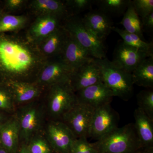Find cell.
<instances>
[{
  "instance_id": "29",
  "label": "cell",
  "mask_w": 153,
  "mask_h": 153,
  "mask_svg": "<svg viewBox=\"0 0 153 153\" xmlns=\"http://www.w3.org/2000/svg\"><path fill=\"white\" fill-rule=\"evenodd\" d=\"M138 107L153 120V91L152 90H143L137 94Z\"/></svg>"
},
{
  "instance_id": "23",
  "label": "cell",
  "mask_w": 153,
  "mask_h": 153,
  "mask_svg": "<svg viewBox=\"0 0 153 153\" xmlns=\"http://www.w3.org/2000/svg\"><path fill=\"white\" fill-rule=\"evenodd\" d=\"M120 24L124 30L128 33L135 34L144 40L141 26V21L134 9L132 1L124 14Z\"/></svg>"
},
{
  "instance_id": "7",
  "label": "cell",
  "mask_w": 153,
  "mask_h": 153,
  "mask_svg": "<svg viewBox=\"0 0 153 153\" xmlns=\"http://www.w3.org/2000/svg\"><path fill=\"white\" fill-rule=\"evenodd\" d=\"M73 72L60 55L47 59L34 82L45 90L57 83L70 82Z\"/></svg>"
},
{
  "instance_id": "16",
  "label": "cell",
  "mask_w": 153,
  "mask_h": 153,
  "mask_svg": "<svg viewBox=\"0 0 153 153\" xmlns=\"http://www.w3.org/2000/svg\"><path fill=\"white\" fill-rule=\"evenodd\" d=\"M4 83L10 91L16 107L38 99L44 91L35 82L13 81Z\"/></svg>"
},
{
  "instance_id": "37",
  "label": "cell",
  "mask_w": 153,
  "mask_h": 153,
  "mask_svg": "<svg viewBox=\"0 0 153 153\" xmlns=\"http://www.w3.org/2000/svg\"><path fill=\"white\" fill-rule=\"evenodd\" d=\"M9 117H7L6 116V115H5V113L0 111V124L4 122Z\"/></svg>"
},
{
  "instance_id": "13",
  "label": "cell",
  "mask_w": 153,
  "mask_h": 153,
  "mask_svg": "<svg viewBox=\"0 0 153 153\" xmlns=\"http://www.w3.org/2000/svg\"><path fill=\"white\" fill-rule=\"evenodd\" d=\"M102 82L100 69L95 61L85 63L72 73L70 84L76 93L85 88Z\"/></svg>"
},
{
  "instance_id": "17",
  "label": "cell",
  "mask_w": 153,
  "mask_h": 153,
  "mask_svg": "<svg viewBox=\"0 0 153 153\" xmlns=\"http://www.w3.org/2000/svg\"><path fill=\"white\" fill-rule=\"evenodd\" d=\"M82 21L85 27L102 42L114 27L109 16L99 10L89 11L82 18Z\"/></svg>"
},
{
  "instance_id": "12",
  "label": "cell",
  "mask_w": 153,
  "mask_h": 153,
  "mask_svg": "<svg viewBox=\"0 0 153 153\" xmlns=\"http://www.w3.org/2000/svg\"><path fill=\"white\" fill-rule=\"evenodd\" d=\"M77 102L96 108L111 103L114 97L112 91L103 82L88 86L76 92Z\"/></svg>"
},
{
  "instance_id": "38",
  "label": "cell",
  "mask_w": 153,
  "mask_h": 153,
  "mask_svg": "<svg viewBox=\"0 0 153 153\" xmlns=\"http://www.w3.org/2000/svg\"><path fill=\"white\" fill-rule=\"evenodd\" d=\"M0 153H9L4 148L0 146Z\"/></svg>"
},
{
  "instance_id": "3",
  "label": "cell",
  "mask_w": 153,
  "mask_h": 153,
  "mask_svg": "<svg viewBox=\"0 0 153 153\" xmlns=\"http://www.w3.org/2000/svg\"><path fill=\"white\" fill-rule=\"evenodd\" d=\"M92 144L99 153H137L142 148L133 123L118 127Z\"/></svg>"
},
{
  "instance_id": "34",
  "label": "cell",
  "mask_w": 153,
  "mask_h": 153,
  "mask_svg": "<svg viewBox=\"0 0 153 153\" xmlns=\"http://www.w3.org/2000/svg\"><path fill=\"white\" fill-rule=\"evenodd\" d=\"M142 28L143 30L147 32H152L153 30V12L146 16L142 19Z\"/></svg>"
},
{
  "instance_id": "4",
  "label": "cell",
  "mask_w": 153,
  "mask_h": 153,
  "mask_svg": "<svg viewBox=\"0 0 153 153\" xmlns=\"http://www.w3.org/2000/svg\"><path fill=\"white\" fill-rule=\"evenodd\" d=\"M94 61L100 69L102 82L112 91L114 97L125 101L130 99L134 93L131 73L119 68L106 57L94 59Z\"/></svg>"
},
{
  "instance_id": "6",
  "label": "cell",
  "mask_w": 153,
  "mask_h": 153,
  "mask_svg": "<svg viewBox=\"0 0 153 153\" xmlns=\"http://www.w3.org/2000/svg\"><path fill=\"white\" fill-rule=\"evenodd\" d=\"M62 26L68 35L87 50L94 59L106 57V49L103 42L85 27L82 18L70 16L63 21Z\"/></svg>"
},
{
  "instance_id": "30",
  "label": "cell",
  "mask_w": 153,
  "mask_h": 153,
  "mask_svg": "<svg viewBox=\"0 0 153 153\" xmlns=\"http://www.w3.org/2000/svg\"><path fill=\"white\" fill-rule=\"evenodd\" d=\"M94 0H68L65 2L70 16H77L83 11L89 10L95 4Z\"/></svg>"
},
{
  "instance_id": "19",
  "label": "cell",
  "mask_w": 153,
  "mask_h": 153,
  "mask_svg": "<svg viewBox=\"0 0 153 153\" xmlns=\"http://www.w3.org/2000/svg\"><path fill=\"white\" fill-rule=\"evenodd\" d=\"M20 143V127L13 114L0 124V146L9 153H16Z\"/></svg>"
},
{
  "instance_id": "20",
  "label": "cell",
  "mask_w": 153,
  "mask_h": 153,
  "mask_svg": "<svg viewBox=\"0 0 153 153\" xmlns=\"http://www.w3.org/2000/svg\"><path fill=\"white\" fill-rule=\"evenodd\" d=\"M30 7L38 16L54 15L64 21L70 16L65 2L58 0H33L30 3Z\"/></svg>"
},
{
  "instance_id": "31",
  "label": "cell",
  "mask_w": 153,
  "mask_h": 153,
  "mask_svg": "<svg viewBox=\"0 0 153 153\" xmlns=\"http://www.w3.org/2000/svg\"><path fill=\"white\" fill-rule=\"evenodd\" d=\"M72 153H99L92 143L88 142L87 138L81 137L74 140L72 146Z\"/></svg>"
},
{
  "instance_id": "32",
  "label": "cell",
  "mask_w": 153,
  "mask_h": 153,
  "mask_svg": "<svg viewBox=\"0 0 153 153\" xmlns=\"http://www.w3.org/2000/svg\"><path fill=\"white\" fill-rule=\"evenodd\" d=\"M132 4L136 13L142 19L153 12V0H134Z\"/></svg>"
},
{
  "instance_id": "14",
  "label": "cell",
  "mask_w": 153,
  "mask_h": 153,
  "mask_svg": "<svg viewBox=\"0 0 153 153\" xmlns=\"http://www.w3.org/2000/svg\"><path fill=\"white\" fill-rule=\"evenodd\" d=\"M60 56L73 72L94 60L86 49L69 35Z\"/></svg>"
},
{
  "instance_id": "36",
  "label": "cell",
  "mask_w": 153,
  "mask_h": 153,
  "mask_svg": "<svg viewBox=\"0 0 153 153\" xmlns=\"http://www.w3.org/2000/svg\"><path fill=\"white\" fill-rule=\"evenodd\" d=\"M137 153H153V146L142 148Z\"/></svg>"
},
{
  "instance_id": "26",
  "label": "cell",
  "mask_w": 153,
  "mask_h": 153,
  "mask_svg": "<svg viewBox=\"0 0 153 153\" xmlns=\"http://www.w3.org/2000/svg\"><path fill=\"white\" fill-rule=\"evenodd\" d=\"M28 19L25 16L5 15L0 17V34L18 32L25 27Z\"/></svg>"
},
{
  "instance_id": "25",
  "label": "cell",
  "mask_w": 153,
  "mask_h": 153,
  "mask_svg": "<svg viewBox=\"0 0 153 153\" xmlns=\"http://www.w3.org/2000/svg\"><path fill=\"white\" fill-rule=\"evenodd\" d=\"M131 0H97L95 4L100 11L109 16L124 15L129 5Z\"/></svg>"
},
{
  "instance_id": "8",
  "label": "cell",
  "mask_w": 153,
  "mask_h": 153,
  "mask_svg": "<svg viewBox=\"0 0 153 153\" xmlns=\"http://www.w3.org/2000/svg\"><path fill=\"white\" fill-rule=\"evenodd\" d=\"M44 134L54 152L57 153H71L76 138L62 121L47 120Z\"/></svg>"
},
{
  "instance_id": "35",
  "label": "cell",
  "mask_w": 153,
  "mask_h": 153,
  "mask_svg": "<svg viewBox=\"0 0 153 153\" xmlns=\"http://www.w3.org/2000/svg\"><path fill=\"white\" fill-rule=\"evenodd\" d=\"M18 153H31L27 146V145L25 143L21 144V146Z\"/></svg>"
},
{
  "instance_id": "18",
  "label": "cell",
  "mask_w": 153,
  "mask_h": 153,
  "mask_svg": "<svg viewBox=\"0 0 153 153\" xmlns=\"http://www.w3.org/2000/svg\"><path fill=\"white\" fill-rule=\"evenodd\" d=\"M68 34L61 25L53 33L38 43V50L46 59L61 55Z\"/></svg>"
},
{
  "instance_id": "5",
  "label": "cell",
  "mask_w": 153,
  "mask_h": 153,
  "mask_svg": "<svg viewBox=\"0 0 153 153\" xmlns=\"http://www.w3.org/2000/svg\"><path fill=\"white\" fill-rule=\"evenodd\" d=\"M43 100L47 120H61L63 115L77 102L70 82H61L45 88Z\"/></svg>"
},
{
  "instance_id": "39",
  "label": "cell",
  "mask_w": 153,
  "mask_h": 153,
  "mask_svg": "<svg viewBox=\"0 0 153 153\" xmlns=\"http://www.w3.org/2000/svg\"><path fill=\"white\" fill-rule=\"evenodd\" d=\"M1 10H0V16H1Z\"/></svg>"
},
{
  "instance_id": "27",
  "label": "cell",
  "mask_w": 153,
  "mask_h": 153,
  "mask_svg": "<svg viewBox=\"0 0 153 153\" xmlns=\"http://www.w3.org/2000/svg\"><path fill=\"white\" fill-rule=\"evenodd\" d=\"M16 106L9 87L4 82H0V111L13 114Z\"/></svg>"
},
{
  "instance_id": "15",
  "label": "cell",
  "mask_w": 153,
  "mask_h": 153,
  "mask_svg": "<svg viewBox=\"0 0 153 153\" xmlns=\"http://www.w3.org/2000/svg\"><path fill=\"white\" fill-rule=\"evenodd\" d=\"M62 21V19L54 15L38 16L26 33V36L37 44L60 27Z\"/></svg>"
},
{
  "instance_id": "1",
  "label": "cell",
  "mask_w": 153,
  "mask_h": 153,
  "mask_svg": "<svg viewBox=\"0 0 153 153\" xmlns=\"http://www.w3.org/2000/svg\"><path fill=\"white\" fill-rule=\"evenodd\" d=\"M47 60L26 35L0 34V82H34Z\"/></svg>"
},
{
  "instance_id": "2",
  "label": "cell",
  "mask_w": 153,
  "mask_h": 153,
  "mask_svg": "<svg viewBox=\"0 0 153 153\" xmlns=\"http://www.w3.org/2000/svg\"><path fill=\"white\" fill-rule=\"evenodd\" d=\"M13 114L20 127V143L27 144L33 137L44 132L47 119L40 98L16 107Z\"/></svg>"
},
{
  "instance_id": "28",
  "label": "cell",
  "mask_w": 153,
  "mask_h": 153,
  "mask_svg": "<svg viewBox=\"0 0 153 153\" xmlns=\"http://www.w3.org/2000/svg\"><path fill=\"white\" fill-rule=\"evenodd\" d=\"M27 145L31 153H52L53 151L44 132L33 137Z\"/></svg>"
},
{
  "instance_id": "9",
  "label": "cell",
  "mask_w": 153,
  "mask_h": 153,
  "mask_svg": "<svg viewBox=\"0 0 153 153\" xmlns=\"http://www.w3.org/2000/svg\"><path fill=\"white\" fill-rule=\"evenodd\" d=\"M95 108L77 102L61 118L76 138L88 137V132Z\"/></svg>"
},
{
  "instance_id": "11",
  "label": "cell",
  "mask_w": 153,
  "mask_h": 153,
  "mask_svg": "<svg viewBox=\"0 0 153 153\" xmlns=\"http://www.w3.org/2000/svg\"><path fill=\"white\" fill-rule=\"evenodd\" d=\"M150 56L122 41L119 42L116 47L111 61L119 68L131 73L145 59Z\"/></svg>"
},
{
  "instance_id": "22",
  "label": "cell",
  "mask_w": 153,
  "mask_h": 153,
  "mask_svg": "<svg viewBox=\"0 0 153 153\" xmlns=\"http://www.w3.org/2000/svg\"><path fill=\"white\" fill-rule=\"evenodd\" d=\"M133 82L138 86L153 87V56L145 59L131 73Z\"/></svg>"
},
{
  "instance_id": "24",
  "label": "cell",
  "mask_w": 153,
  "mask_h": 153,
  "mask_svg": "<svg viewBox=\"0 0 153 153\" xmlns=\"http://www.w3.org/2000/svg\"><path fill=\"white\" fill-rule=\"evenodd\" d=\"M112 30L119 34L125 44L139 49L150 56H153V45L152 42H146L135 34L128 33L119 28L113 27Z\"/></svg>"
},
{
  "instance_id": "33",
  "label": "cell",
  "mask_w": 153,
  "mask_h": 153,
  "mask_svg": "<svg viewBox=\"0 0 153 153\" xmlns=\"http://www.w3.org/2000/svg\"><path fill=\"white\" fill-rule=\"evenodd\" d=\"M27 2L25 0H7L5 6L9 10L16 12L23 8Z\"/></svg>"
},
{
  "instance_id": "21",
  "label": "cell",
  "mask_w": 153,
  "mask_h": 153,
  "mask_svg": "<svg viewBox=\"0 0 153 153\" xmlns=\"http://www.w3.org/2000/svg\"><path fill=\"white\" fill-rule=\"evenodd\" d=\"M134 123L142 148L153 146V120L137 107L134 113Z\"/></svg>"
},
{
  "instance_id": "40",
  "label": "cell",
  "mask_w": 153,
  "mask_h": 153,
  "mask_svg": "<svg viewBox=\"0 0 153 153\" xmlns=\"http://www.w3.org/2000/svg\"></svg>"
},
{
  "instance_id": "10",
  "label": "cell",
  "mask_w": 153,
  "mask_h": 153,
  "mask_svg": "<svg viewBox=\"0 0 153 153\" xmlns=\"http://www.w3.org/2000/svg\"><path fill=\"white\" fill-rule=\"evenodd\" d=\"M119 116L111 103L105 104L94 110L88 137L97 141L118 127Z\"/></svg>"
}]
</instances>
